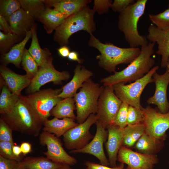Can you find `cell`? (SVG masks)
I'll return each mask as SVG.
<instances>
[{
  "instance_id": "4",
  "label": "cell",
  "mask_w": 169,
  "mask_h": 169,
  "mask_svg": "<svg viewBox=\"0 0 169 169\" xmlns=\"http://www.w3.org/2000/svg\"><path fill=\"white\" fill-rule=\"evenodd\" d=\"M13 130L34 137L40 135L43 124L37 118L20 95L14 108L10 111L1 114V117Z\"/></svg>"
},
{
  "instance_id": "24",
  "label": "cell",
  "mask_w": 169,
  "mask_h": 169,
  "mask_svg": "<svg viewBox=\"0 0 169 169\" xmlns=\"http://www.w3.org/2000/svg\"><path fill=\"white\" fill-rule=\"evenodd\" d=\"M75 120L67 117L62 119L54 117L50 120H47L43 124V131L53 134L59 138L69 129L79 124L75 122Z\"/></svg>"
},
{
  "instance_id": "44",
  "label": "cell",
  "mask_w": 169,
  "mask_h": 169,
  "mask_svg": "<svg viewBox=\"0 0 169 169\" xmlns=\"http://www.w3.org/2000/svg\"><path fill=\"white\" fill-rule=\"evenodd\" d=\"M18 162L6 159L0 156V169H16Z\"/></svg>"
},
{
  "instance_id": "36",
  "label": "cell",
  "mask_w": 169,
  "mask_h": 169,
  "mask_svg": "<svg viewBox=\"0 0 169 169\" xmlns=\"http://www.w3.org/2000/svg\"><path fill=\"white\" fill-rule=\"evenodd\" d=\"M19 39V36L13 33H5L0 32V49L3 54L9 49Z\"/></svg>"
},
{
  "instance_id": "53",
  "label": "cell",
  "mask_w": 169,
  "mask_h": 169,
  "mask_svg": "<svg viewBox=\"0 0 169 169\" xmlns=\"http://www.w3.org/2000/svg\"><path fill=\"white\" fill-rule=\"evenodd\" d=\"M168 8H169V4H168Z\"/></svg>"
},
{
  "instance_id": "28",
  "label": "cell",
  "mask_w": 169,
  "mask_h": 169,
  "mask_svg": "<svg viewBox=\"0 0 169 169\" xmlns=\"http://www.w3.org/2000/svg\"><path fill=\"white\" fill-rule=\"evenodd\" d=\"M32 36L31 30L27 31L25 36L22 41L14 45L8 52L3 54L2 59L4 63L5 64H13L19 68L22 61L25 46Z\"/></svg>"
},
{
  "instance_id": "37",
  "label": "cell",
  "mask_w": 169,
  "mask_h": 169,
  "mask_svg": "<svg viewBox=\"0 0 169 169\" xmlns=\"http://www.w3.org/2000/svg\"><path fill=\"white\" fill-rule=\"evenodd\" d=\"M129 105L122 102L114 120L113 124L121 128H124L127 125L128 109Z\"/></svg>"
},
{
  "instance_id": "20",
  "label": "cell",
  "mask_w": 169,
  "mask_h": 169,
  "mask_svg": "<svg viewBox=\"0 0 169 169\" xmlns=\"http://www.w3.org/2000/svg\"><path fill=\"white\" fill-rule=\"evenodd\" d=\"M1 75L6 85L13 94L19 96L21 91L30 85L31 79L26 74H18L5 66L0 68Z\"/></svg>"
},
{
  "instance_id": "25",
  "label": "cell",
  "mask_w": 169,
  "mask_h": 169,
  "mask_svg": "<svg viewBox=\"0 0 169 169\" xmlns=\"http://www.w3.org/2000/svg\"><path fill=\"white\" fill-rule=\"evenodd\" d=\"M164 141L155 138L145 132L135 144L137 152L146 155H156L164 146Z\"/></svg>"
},
{
  "instance_id": "9",
  "label": "cell",
  "mask_w": 169,
  "mask_h": 169,
  "mask_svg": "<svg viewBox=\"0 0 169 169\" xmlns=\"http://www.w3.org/2000/svg\"><path fill=\"white\" fill-rule=\"evenodd\" d=\"M104 86L98 99L96 116L106 129L113 124L122 102L115 94L112 86Z\"/></svg>"
},
{
  "instance_id": "26",
  "label": "cell",
  "mask_w": 169,
  "mask_h": 169,
  "mask_svg": "<svg viewBox=\"0 0 169 169\" xmlns=\"http://www.w3.org/2000/svg\"><path fill=\"white\" fill-rule=\"evenodd\" d=\"M67 17L64 14L48 7L38 20L43 23L47 32L50 34L60 26Z\"/></svg>"
},
{
  "instance_id": "32",
  "label": "cell",
  "mask_w": 169,
  "mask_h": 169,
  "mask_svg": "<svg viewBox=\"0 0 169 169\" xmlns=\"http://www.w3.org/2000/svg\"><path fill=\"white\" fill-rule=\"evenodd\" d=\"M21 8L34 19L38 20L46 8L44 0H19Z\"/></svg>"
},
{
  "instance_id": "40",
  "label": "cell",
  "mask_w": 169,
  "mask_h": 169,
  "mask_svg": "<svg viewBox=\"0 0 169 169\" xmlns=\"http://www.w3.org/2000/svg\"><path fill=\"white\" fill-rule=\"evenodd\" d=\"M13 130L1 117L0 119V141H10L14 143L12 136Z\"/></svg>"
},
{
  "instance_id": "30",
  "label": "cell",
  "mask_w": 169,
  "mask_h": 169,
  "mask_svg": "<svg viewBox=\"0 0 169 169\" xmlns=\"http://www.w3.org/2000/svg\"><path fill=\"white\" fill-rule=\"evenodd\" d=\"M145 132L143 123L133 125H127L124 128L122 146L130 148L136 143Z\"/></svg>"
},
{
  "instance_id": "8",
  "label": "cell",
  "mask_w": 169,
  "mask_h": 169,
  "mask_svg": "<svg viewBox=\"0 0 169 169\" xmlns=\"http://www.w3.org/2000/svg\"><path fill=\"white\" fill-rule=\"evenodd\" d=\"M158 68V65L153 67L143 77L130 84L126 85L120 82L113 85L112 86L115 94L122 102L141 109L140 98L141 94L148 84L154 82L152 76Z\"/></svg>"
},
{
  "instance_id": "3",
  "label": "cell",
  "mask_w": 169,
  "mask_h": 169,
  "mask_svg": "<svg viewBox=\"0 0 169 169\" xmlns=\"http://www.w3.org/2000/svg\"><path fill=\"white\" fill-rule=\"evenodd\" d=\"M147 2L137 0L120 13L118 16V28L124 34L131 48L143 47L148 44L146 36L140 35L138 30V22L144 13Z\"/></svg>"
},
{
  "instance_id": "46",
  "label": "cell",
  "mask_w": 169,
  "mask_h": 169,
  "mask_svg": "<svg viewBox=\"0 0 169 169\" xmlns=\"http://www.w3.org/2000/svg\"><path fill=\"white\" fill-rule=\"evenodd\" d=\"M20 146L22 153L24 155L30 152L31 151L32 146L28 142H23L21 143Z\"/></svg>"
},
{
  "instance_id": "43",
  "label": "cell",
  "mask_w": 169,
  "mask_h": 169,
  "mask_svg": "<svg viewBox=\"0 0 169 169\" xmlns=\"http://www.w3.org/2000/svg\"><path fill=\"white\" fill-rule=\"evenodd\" d=\"M85 165L86 169H125L124 164L122 163L115 167H109L90 161H86Z\"/></svg>"
},
{
  "instance_id": "29",
  "label": "cell",
  "mask_w": 169,
  "mask_h": 169,
  "mask_svg": "<svg viewBox=\"0 0 169 169\" xmlns=\"http://www.w3.org/2000/svg\"><path fill=\"white\" fill-rule=\"evenodd\" d=\"M76 110L75 102L73 97L62 99L52 110L50 115L59 119L67 117L76 120L74 111Z\"/></svg>"
},
{
  "instance_id": "10",
  "label": "cell",
  "mask_w": 169,
  "mask_h": 169,
  "mask_svg": "<svg viewBox=\"0 0 169 169\" xmlns=\"http://www.w3.org/2000/svg\"><path fill=\"white\" fill-rule=\"evenodd\" d=\"M145 132L151 137L164 141L166 131L169 129V111L163 114L151 107H142Z\"/></svg>"
},
{
  "instance_id": "45",
  "label": "cell",
  "mask_w": 169,
  "mask_h": 169,
  "mask_svg": "<svg viewBox=\"0 0 169 169\" xmlns=\"http://www.w3.org/2000/svg\"><path fill=\"white\" fill-rule=\"evenodd\" d=\"M8 23L5 18L0 14V29L4 31L6 34L12 33Z\"/></svg>"
},
{
  "instance_id": "19",
  "label": "cell",
  "mask_w": 169,
  "mask_h": 169,
  "mask_svg": "<svg viewBox=\"0 0 169 169\" xmlns=\"http://www.w3.org/2000/svg\"><path fill=\"white\" fill-rule=\"evenodd\" d=\"M72 79L62 88V91L58 96L62 99L73 97L77 90L82 86L84 83L93 75L92 72L84 66L77 65L74 71Z\"/></svg>"
},
{
  "instance_id": "38",
  "label": "cell",
  "mask_w": 169,
  "mask_h": 169,
  "mask_svg": "<svg viewBox=\"0 0 169 169\" xmlns=\"http://www.w3.org/2000/svg\"><path fill=\"white\" fill-rule=\"evenodd\" d=\"M14 145V143L10 141H0V156L6 159L15 160L18 162L23 159L16 157L13 154V147Z\"/></svg>"
},
{
  "instance_id": "14",
  "label": "cell",
  "mask_w": 169,
  "mask_h": 169,
  "mask_svg": "<svg viewBox=\"0 0 169 169\" xmlns=\"http://www.w3.org/2000/svg\"><path fill=\"white\" fill-rule=\"evenodd\" d=\"M117 161L126 164V169H153L154 165L159 161L156 155L142 154L122 146L118 152Z\"/></svg>"
},
{
  "instance_id": "21",
  "label": "cell",
  "mask_w": 169,
  "mask_h": 169,
  "mask_svg": "<svg viewBox=\"0 0 169 169\" xmlns=\"http://www.w3.org/2000/svg\"><path fill=\"white\" fill-rule=\"evenodd\" d=\"M34 18L21 8L10 17L8 23L12 32L19 36L26 33L35 24Z\"/></svg>"
},
{
  "instance_id": "47",
  "label": "cell",
  "mask_w": 169,
  "mask_h": 169,
  "mask_svg": "<svg viewBox=\"0 0 169 169\" xmlns=\"http://www.w3.org/2000/svg\"><path fill=\"white\" fill-rule=\"evenodd\" d=\"M59 55L63 57H68L70 53L69 48L67 46H63L57 49Z\"/></svg>"
},
{
  "instance_id": "42",
  "label": "cell",
  "mask_w": 169,
  "mask_h": 169,
  "mask_svg": "<svg viewBox=\"0 0 169 169\" xmlns=\"http://www.w3.org/2000/svg\"><path fill=\"white\" fill-rule=\"evenodd\" d=\"M135 2L134 0H114L110 8L113 11L120 13L129 5Z\"/></svg>"
},
{
  "instance_id": "2",
  "label": "cell",
  "mask_w": 169,
  "mask_h": 169,
  "mask_svg": "<svg viewBox=\"0 0 169 169\" xmlns=\"http://www.w3.org/2000/svg\"><path fill=\"white\" fill-rule=\"evenodd\" d=\"M89 46L97 49L100 54L97 56L99 65L109 72L115 71L116 67L120 64L130 63L140 54L139 47L122 48L110 43H101L93 34H90Z\"/></svg>"
},
{
  "instance_id": "54",
  "label": "cell",
  "mask_w": 169,
  "mask_h": 169,
  "mask_svg": "<svg viewBox=\"0 0 169 169\" xmlns=\"http://www.w3.org/2000/svg\"></svg>"
},
{
  "instance_id": "11",
  "label": "cell",
  "mask_w": 169,
  "mask_h": 169,
  "mask_svg": "<svg viewBox=\"0 0 169 169\" xmlns=\"http://www.w3.org/2000/svg\"><path fill=\"white\" fill-rule=\"evenodd\" d=\"M97 120L96 115L91 114L84 122L67 131L63 136L66 148L72 150L80 149L86 146L94 137L90 133V129Z\"/></svg>"
},
{
  "instance_id": "6",
  "label": "cell",
  "mask_w": 169,
  "mask_h": 169,
  "mask_svg": "<svg viewBox=\"0 0 169 169\" xmlns=\"http://www.w3.org/2000/svg\"><path fill=\"white\" fill-rule=\"evenodd\" d=\"M104 87L90 78L74 96L78 124L84 122L91 114L96 113L98 99Z\"/></svg>"
},
{
  "instance_id": "13",
  "label": "cell",
  "mask_w": 169,
  "mask_h": 169,
  "mask_svg": "<svg viewBox=\"0 0 169 169\" xmlns=\"http://www.w3.org/2000/svg\"><path fill=\"white\" fill-rule=\"evenodd\" d=\"M51 60L45 66L39 68L36 75L31 79L26 91L33 93L40 90V88L47 83L52 82L55 84H60L63 81H67L70 78L69 73L66 71L60 72L54 68Z\"/></svg>"
},
{
  "instance_id": "41",
  "label": "cell",
  "mask_w": 169,
  "mask_h": 169,
  "mask_svg": "<svg viewBox=\"0 0 169 169\" xmlns=\"http://www.w3.org/2000/svg\"><path fill=\"white\" fill-rule=\"evenodd\" d=\"M112 3L111 0H95L93 8L99 14H102L109 11Z\"/></svg>"
},
{
  "instance_id": "27",
  "label": "cell",
  "mask_w": 169,
  "mask_h": 169,
  "mask_svg": "<svg viewBox=\"0 0 169 169\" xmlns=\"http://www.w3.org/2000/svg\"><path fill=\"white\" fill-rule=\"evenodd\" d=\"M18 164L23 169H57L62 164L54 162L44 156H26Z\"/></svg>"
},
{
  "instance_id": "18",
  "label": "cell",
  "mask_w": 169,
  "mask_h": 169,
  "mask_svg": "<svg viewBox=\"0 0 169 169\" xmlns=\"http://www.w3.org/2000/svg\"><path fill=\"white\" fill-rule=\"evenodd\" d=\"M108 138L105 146L111 167L116 166L118 152L122 146L124 128L122 129L113 124L106 128Z\"/></svg>"
},
{
  "instance_id": "33",
  "label": "cell",
  "mask_w": 169,
  "mask_h": 169,
  "mask_svg": "<svg viewBox=\"0 0 169 169\" xmlns=\"http://www.w3.org/2000/svg\"><path fill=\"white\" fill-rule=\"evenodd\" d=\"M21 63L23 69L26 72V75L31 79H32L37 73L39 66L28 49H26L24 50Z\"/></svg>"
},
{
  "instance_id": "35",
  "label": "cell",
  "mask_w": 169,
  "mask_h": 169,
  "mask_svg": "<svg viewBox=\"0 0 169 169\" xmlns=\"http://www.w3.org/2000/svg\"><path fill=\"white\" fill-rule=\"evenodd\" d=\"M150 20L157 28L163 30L169 29V8L157 14H149Z\"/></svg>"
},
{
  "instance_id": "49",
  "label": "cell",
  "mask_w": 169,
  "mask_h": 169,
  "mask_svg": "<svg viewBox=\"0 0 169 169\" xmlns=\"http://www.w3.org/2000/svg\"><path fill=\"white\" fill-rule=\"evenodd\" d=\"M13 151L15 156L17 157L21 158L20 156V155L22 153L20 146L14 145L13 146Z\"/></svg>"
},
{
  "instance_id": "15",
  "label": "cell",
  "mask_w": 169,
  "mask_h": 169,
  "mask_svg": "<svg viewBox=\"0 0 169 169\" xmlns=\"http://www.w3.org/2000/svg\"><path fill=\"white\" fill-rule=\"evenodd\" d=\"M95 124L96 131L92 140L83 148L71 150L70 153H82L93 155L99 160L100 164L109 166V162L103 148L104 144L106 142L107 139L108 131L98 120H97Z\"/></svg>"
},
{
  "instance_id": "39",
  "label": "cell",
  "mask_w": 169,
  "mask_h": 169,
  "mask_svg": "<svg viewBox=\"0 0 169 169\" xmlns=\"http://www.w3.org/2000/svg\"><path fill=\"white\" fill-rule=\"evenodd\" d=\"M143 120V114L141 109H138L129 105L127 125H133L142 123Z\"/></svg>"
},
{
  "instance_id": "7",
  "label": "cell",
  "mask_w": 169,
  "mask_h": 169,
  "mask_svg": "<svg viewBox=\"0 0 169 169\" xmlns=\"http://www.w3.org/2000/svg\"><path fill=\"white\" fill-rule=\"evenodd\" d=\"M62 90V88L46 89L24 96L34 114L43 124L51 115L53 108L63 99L58 96Z\"/></svg>"
},
{
  "instance_id": "22",
  "label": "cell",
  "mask_w": 169,
  "mask_h": 169,
  "mask_svg": "<svg viewBox=\"0 0 169 169\" xmlns=\"http://www.w3.org/2000/svg\"><path fill=\"white\" fill-rule=\"evenodd\" d=\"M46 5L69 17L81 10L91 2L90 0H44Z\"/></svg>"
},
{
  "instance_id": "23",
  "label": "cell",
  "mask_w": 169,
  "mask_h": 169,
  "mask_svg": "<svg viewBox=\"0 0 169 169\" xmlns=\"http://www.w3.org/2000/svg\"><path fill=\"white\" fill-rule=\"evenodd\" d=\"M36 27V25L34 24L31 28L32 42L28 50L37 63L39 67L41 68L46 65L53 59L48 49L41 48L37 37Z\"/></svg>"
},
{
  "instance_id": "5",
  "label": "cell",
  "mask_w": 169,
  "mask_h": 169,
  "mask_svg": "<svg viewBox=\"0 0 169 169\" xmlns=\"http://www.w3.org/2000/svg\"><path fill=\"white\" fill-rule=\"evenodd\" d=\"M95 11L87 6L67 17L55 30L54 40L60 46H67L71 35L81 30L92 33L96 29L94 20Z\"/></svg>"
},
{
  "instance_id": "52",
  "label": "cell",
  "mask_w": 169,
  "mask_h": 169,
  "mask_svg": "<svg viewBox=\"0 0 169 169\" xmlns=\"http://www.w3.org/2000/svg\"><path fill=\"white\" fill-rule=\"evenodd\" d=\"M16 169H23L22 168L18 166L17 167V168H16Z\"/></svg>"
},
{
  "instance_id": "31",
  "label": "cell",
  "mask_w": 169,
  "mask_h": 169,
  "mask_svg": "<svg viewBox=\"0 0 169 169\" xmlns=\"http://www.w3.org/2000/svg\"><path fill=\"white\" fill-rule=\"evenodd\" d=\"M19 96L12 93L6 85L2 88L0 96V113H7L14 108L19 99Z\"/></svg>"
},
{
  "instance_id": "1",
  "label": "cell",
  "mask_w": 169,
  "mask_h": 169,
  "mask_svg": "<svg viewBox=\"0 0 169 169\" xmlns=\"http://www.w3.org/2000/svg\"><path fill=\"white\" fill-rule=\"evenodd\" d=\"M155 43L150 42L141 47L139 55L126 68L115 71L113 75L102 79L104 86H113L119 83H131L143 77L149 72L155 64V59L151 57L154 53Z\"/></svg>"
},
{
  "instance_id": "17",
  "label": "cell",
  "mask_w": 169,
  "mask_h": 169,
  "mask_svg": "<svg viewBox=\"0 0 169 169\" xmlns=\"http://www.w3.org/2000/svg\"><path fill=\"white\" fill-rule=\"evenodd\" d=\"M147 31L146 37L148 40L158 45L156 53L161 56V67H166L169 56V29L161 30L152 24L148 27Z\"/></svg>"
},
{
  "instance_id": "51",
  "label": "cell",
  "mask_w": 169,
  "mask_h": 169,
  "mask_svg": "<svg viewBox=\"0 0 169 169\" xmlns=\"http://www.w3.org/2000/svg\"><path fill=\"white\" fill-rule=\"evenodd\" d=\"M166 68L169 70V56L168 58L167 65Z\"/></svg>"
},
{
  "instance_id": "50",
  "label": "cell",
  "mask_w": 169,
  "mask_h": 169,
  "mask_svg": "<svg viewBox=\"0 0 169 169\" xmlns=\"http://www.w3.org/2000/svg\"><path fill=\"white\" fill-rule=\"evenodd\" d=\"M70 166L68 165L62 164L61 166L57 169H72Z\"/></svg>"
},
{
  "instance_id": "34",
  "label": "cell",
  "mask_w": 169,
  "mask_h": 169,
  "mask_svg": "<svg viewBox=\"0 0 169 169\" xmlns=\"http://www.w3.org/2000/svg\"><path fill=\"white\" fill-rule=\"evenodd\" d=\"M21 8V5L18 0H0V14L8 22L11 16Z\"/></svg>"
},
{
  "instance_id": "16",
  "label": "cell",
  "mask_w": 169,
  "mask_h": 169,
  "mask_svg": "<svg viewBox=\"0 0 169 169\" xmlns=\"http://www.w3.org/2000/svg\"><path fill=\"white\" fill-rule=\"evenodd\" d=\"M155 84L154 95L150 97L147 102L157 106L159 112L165 114L169 111V102L167 97V90L169 84V71L166 68V72L159 74L156 72L152 76Z\"/></svg>"
},
{
  "instance_id": "12",
  "label": "cell",
  "mask_w": 169,
  "mask_h": 169,
  "mask_svg": "<svg viewBox=\"0 0 169 169\" xmlns=\"http://www.w3.org/2000/svg\"><path fill=\"white\" fill-rule=\"evenodd\" d=\"M39 142L41 145L47 146V151L43 153L49 160L69 166L77 163L76 159L67 153L59 138L54 135L43 131L39 135Z\"/></svg>"
},
{
  "instance_id": "48",
  "label": "cell",
  "mask_w": 169,
  "mask_h": 169,
  "mask_svg": "<svg viewBox=\"0 0 169 169\" xmlns=\"http://www.w3.org/2000/svg\"><path fill=\"white\" fill-rule=\"evenodd\" d=\"M68 57L69 59L76 61L79 64H81L82 63L81 59L79 57L78 54L75 51L70 52Z\"/></svg>"
},
{
  "instance_id": "55",
  "label": "cell",
  "mask_w": 169,
  "mask_h": 169,
  "mask_svg": "<svg viewBox=\"0 0 169 169\" xmlns=\"http://www.w3.org/2000/svg\"></svg>"
}]
</instances>
